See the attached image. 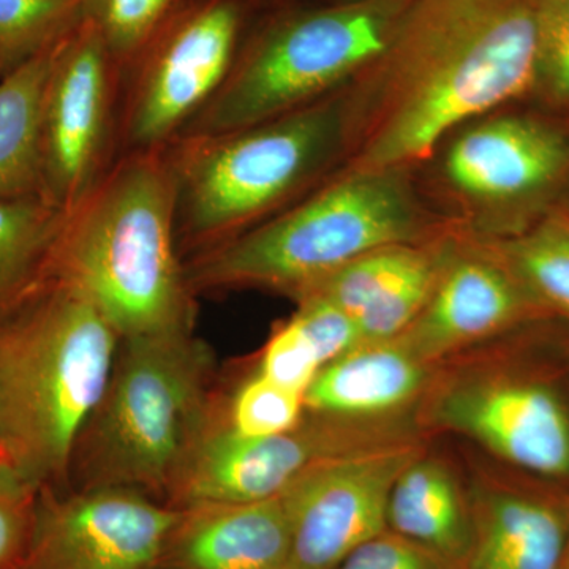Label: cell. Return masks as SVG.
Wrapping results in <instances>:
<instances>
[{
	"label": "cell",
	"mask_w": 569,
	"mask_h": 569,
	"mask_svg": "<svg viewBox=\"0 0 569 569\" xmlns=\"http://www.w3.org/2000/svg\"><path fill=\"white\" fill-rule=\"evenodd\" d=\"M538 0H407L372 66L350 171L402 170L539 77Z\"/></svg>",
	"instance_id": "1"
},
{
	"label": "cell",
	"mask_w": 569,
	"mask_h": 569,
	"mask_svg": "<svg viewBox=\"0 0 569 569\" xmlns=\"http://www.w3.org/2000/svg\"><path fill=\"white\" fill-rule=\"evenodd\" d=\"M44 280L88 299L121 340L193 332L168 146L133 149L66 211Z\"/></svg>",
	"instance_id": "2"
},
{
	"label": "cell",
	"mask_w": 569,
	"mask_h": 569,
	"mask_svg": "<svg viewBox=\"0 0 569 569\" xmlns=\"http://www.w3.org/2000/svg\"><path fill=\"white\" fill-rule=\"evenodd\" d=\"M119 343L88 299L51 280L0 320V456L37 489L69 486Z\"/></svg>",
	"instance_id": "3"
},
{
	"label": "cell",
	"mask_w": 569,
	"mask_h": 569,
	"mask_svg": "<svg viewBox=\"0 0 569 569\" xmlns=\"http://www.w3.org/2000/svg\"><path fill=\"white\" fill-rule=\"evenodd\" d=\"M220 395L212 350L194 332L122 339L67 488L133 489L168 505Z\"/></svg>",
	"instance_id": "4"
},
{
	"label": "cell",
	"mask_w": 569,
	"mask_h": 569,
	"mask_svg": "<svg viewBox=\"0 0 569 569\" xmlns=\"http://www.w3.org/2000/svg\"><path fill=\"white\" fill-rule=\"evenodd\" d=\"M417 234V204L400 170L350 171L183 266L194 295L261 288L298 299L356 258Z\"/></svg>",
	"instance_id": "5"
},
{
	"label": "cell",
	"mask_w": 569,
	"mask_h": 569,
	"mask_svg": "<svg viewBox=\"0 0 569 569\" xmlns=\"http://www.w3.org/2000/svg\"><path fill=\"white\" fill-rule=\"evenodd\" d=\"M342 138L346 110L313 102L246 129L168 144L178 181V239L193 254L254 227L318 173Z\"/></svg>",
	"instance_id": "6"
},
{
	"label": "cell",
	"mask_w": 569,
	"mask_h": 569,
	"mask_svg": "<svg viewBox=\"0 0 569 569\" xmlns=\"http://www.w3.org/2000/svg\"><path fill=\"white\" fill-rule=\"evenodd\" d=\"M407 0H355L312 11L269 32L182 130L233 132L317 102L387 48Z\"/></svg>",
	"instance_id": "7"
},
{
	"label": "cell",
	"mask_w": 569,
	"mask_h": 569,
	"mask_svg": "<svg viewBox=\"0 0 569 569\" xmlns=\"http://www.w3.org/2000/svg\"><path fill=\"white\" fill-rule=\"evenodd\" d=\"M406 432L380 421L340 419L307 411L301 425L271 437H242L224 421L223 392L211 425L171 492L174 508L249 503L282 496L323 460L407 443Z\"/></svg>",
	"instance_id": "8"
},
{
	"label": "cell",
	"mask_w": 569,
	"mask_h": 569,
	"mask_svg": "<svg viewBox=\"0 0 569 569\" xmlns=\"http://www.w3.org/2000/svg\"><path fill=\"white\" fill-rule=\"evenodd\" d=\"M239 26L234 0H197L163 22L138 58L126 112L132 151L170 144L222 88Z\"/></svg>",
	"instance_id": "9"
},
{
	"label": "cell",
	"mask_w": 569,
	"mask_h": 569,
	"mask_svg": "<svg viewBox=\"0 0 569 569\" xmlns=\"http://www.w3.org/2000/svg\"><path fill=\"white\" fill-rule=\"evenodd\" d=\"M179 509L126 488H43L20 569H167Z\"/></svg>",
	"instance_id": "10"
},
{
	"label": "cell",
	"mask_w": 569,
	"mask_h": 569,
	"mask_svg": "<svg viewBox=\"0 0 569 569\" xmlns=\"http://www.w3.org/2000/svg\"><path fill=\"white\" fill-rule=\"evenodd\" d=\"M418 456L407 441L323 460L296 479L280 496L291 527L287 569H336L388 530L389 492Z\"/></svg>",
	"instance_id": "11"
},
{
	"label": "cell",
	"mask_w": 569,
	"mask_h": 569,
	"mask_svg": "<svg viewBox=\"0 0 569 569\" xmlns=\"http://www.w3.org/2000/svg\"><path fill=\"white\" fill-rule=\"evenodd\" d=\"M118 70L91 13L63 40L41 108L43 194L69 211L99 179Z\"/></svg>",
	"instance_id": "12"
},
{
	"label": "cell",
	"mask_w": 569,
	"mask_h": 569,
	"mask_svg": "<svg viewBox=\"0 0 569 569\" xmlns=\"http://www.w3.org/2000/svg\"><path fill=\"white\" fill-rule=\"evenodd\" d=\"M433 419L530 473L569 477V411L545 385L507 378L460 385L437 400Z\"/></svg>",
	"instance_id": "13"
},
{
	"label": "cell",
	"mask_w": 569,
	"mask_h": 569,
	"mask_svg": "<svg viewBox=\"0 0 569 569\" xmlns=\"http://www.w3.org/2000/svg\"><path fill=\"white\" fill-rule=\"evenodd\" d=\"M569 167V141L533 119L497 118L471 127L447 157L451 182L470 197L515 201L559 181Z\"/></svg>",
	"instance_id": "14"
},
{
	"label": "cell",
	"mask_w": 569,
	"mask_h": 569,
	"mask_svg": "<svg viewBox=\"0 0 569 569\" xmlns=\"http://www.w3.org/2000/svg\"><path fill=\"white\" fill-rule=\"evenodd\" d=\"M529 302L530 295L511 269L482 258H460L440 269L425 310L400 337L430 365L515 323Z\"/></svg>",
	"instance_id": "15"
},
{
	"label": "cell",
	"mask_w": 569,
	"mask_h": 569,
	"mask_svg": "<svg viewBox=\"0 0 569 569\" xmlns=\"http://www.w3.org/2000/svg\"><path fill=\"white\" fill-rule=\"evenodd\" d=\"M167 569H287L291 527L280 497L178 508Z\"/></svg>",
	"instance_id": "16"
},
{
	"label": "cell",
	"mask_w": 569,
	"mask_h": 569,
	"mask_svg": "<svg viewBox=\"0 0 569 569\" xmlns=\"http://www.w3.org/2000/svg\"><path fill=\"white\" fill-rule=\"evenodd\" d=\"M429 366L402 337L362 343L320 370L306 392L307 411L358 421L389 417L419 395Z\"/></svg>",
	"instance_id": "17"
},
{
	"label": "cell",
	"mask_w": 569,
	"mask_h": 569,
	"mask_svg": "<svg viewBox=\"0 0 569 569\" xmlns=\"http://www.w3.org/2000/svg\"><path fill=\"white\" fill-rule=\"evenodd\" d=\"M466 569H561L569 531L563 509L541 498L493 490L471 505Z\"/></svg>",
	"instance_id": "18"
},
{
	"label": "cell",
	"mask_w": 569,
	"mask_h": 569,
	"mask_svg": "<svg viewBox=\"0 0 569 569\" xmlns=\"http://www.w3.org/2000/svg\"><path fill=\"white\" fill-rule=\"evenodd\" d=\"M388 530L466 568L473 539L471 507L438 460L418 456L389 492Z\"/></svg>",
	"instance_id": "19"
},
{
	"label": "cell",
	"mask_w": 569,
	"mask_h": 569,
	"mask_svg": "<svg viewBox=\"0 0 569 569\" xmlns=\"http://www.w3.org/2000/svg\"><path fill=\"white\" fill-rule=\"evenodd\" d=\"M69 32L0 80V200L44 198L41 108L52 66Z\"/></svg>",
	"instance_id": "20"
},
{
	"label": "cell",
	"mask_w": 569,
	"mask_h": 569,
	"mask_svg": "<svg viewBox=\"0 0 569 569\" xmlns=\"http://www.w3.org/2000/svg\"><path fill=\"white\" fill-rule=\"evenodd\" d=\"M63 216L43 197L0 200V320L43 283Z\"/></svg>",
	"instance_id": "21"
},
{
	"label": "cell",
	"mask_w": 569,
	"mask_h": 569,
	"mask_svg": "<svg viewBox=\"0 0 569 569\" xmlns=\"http://www.w3.org/2000/svg\"><path fill=\"white\" fill-rule=\"evenodd\" d=\"M92 0H0V80L88 14Z\"/></svg>",
	"instance_id": "22"
},
{
	"label": "cell",
	"mask_w": 569,
	"mask_h": 569,
	"mask_svg": "<svg viewBox=\"0 0 569 569\" xmlns=\"http://www.w3.org/2000/svg\"><path fill=\"white\" fill-rule=\"evenodd\" d=\"M425 253L410 244L383 247L356 258L299 296L321 298L358 320Z\"/></svg>",
	"instance_id": "23"
},
{
	"label": "cell",
	"mask_w": 569,
	"mask_h": 569,
	"mask_svg": "<svg viewBox=\"0 0 569 569\" xmlns=\"http://www.w3.org/2000/svg\"><path fill=\"white\" fill-rule=\"evenodd\" d=\"M512 274L530 298L569 316V227L550 223L512 242Z\"/></svg>",
	"instance_id": "24"
},
{
	"label": "cell",
	"mask_w": 569,
	"mask_h": 569,
	"mask_svg": "<svg viewBox=\"0 0 569 569\" xmlns=\"http://www.w3.org/2000/svg\"><path fill=\"white\" fill-rule=\"evenodd\" d=\"M224 421L242 437H271L293 430L306 418V397L272 383L254 370L230 396L223 392Z\"/></svg>",
	"instance_id": "25"
},
{
	"label": "cell",
	"mask_w": 569,
	"mask_h": 569,
	"mask_svg": "<svg viewBox=\"0 0 569 569\" xmlns=\"http://www.w3.org/2000/svg\"><path fill=\"white\" fill-rule=\"evenodd\" d=\"M174 0H92L89 13L116 66H123L146 50L163 22L173 13Z\"/></svg>",
	"instance_id": "26"
},
{
	"label": "cell",
	"mask_w": 569,
	"mask_h": 569,
	"mask_svg": "<svg viewBox=\"0 0 569 569\" xmlns=\"http://www.w3.org/2000/svg\"><path fill=\"white\" fill-rule=\"evenodd\" d=\"M39 492L0 458V569H20L28 556Z\"/></svg>",
	"instance_id": "27"
},
{
	"label": "cell",
	"mask_w": 569,
	"mask_h": 569,
	"mask_svg": "<svg viewBox=\"0 0 569 569\" xmlns=\"http://www.w3.org/2000/svg\"><path fill=\"white\" fill-rule=\"evenodd\" d=\"M323 366L293 318L272 332L263 348L257 372L290 391L305 395Z\"/></svg>",
	"instance_id": "28"
},
{
	"label": "cell",
	"mask_w": 569,
	"mask_h": 569,
	"mask_svg": "<svg viewBox=\"0 0 569 569\" xmlns=\"http://www.w3.org/2000/svg\"><path fill=\"white\" fill-rule=\"evenodd\" d=\"M298 305L291 318L309 340L321 366H328L365 343L355 318L339 307L321 298H305Z\"/></svg>",
	"instance_id": "29"
},
{
	"label": "cell",
	"mask_w": 569,
	"mask_h": 569,
	"mask_svg": "<svg viewBox=\"0 0 569 569\" xmlns=\"http://www.w3.org/2000/svg\"><path fill=\"white\" fill-rule=\"evenodd\" d=\"M539 84L569 103V0H538Z\"/></svg>",
	"instance_id": "30"
},
{
	"label": "cell",
	"mask_w": 569,
	"mask_h": 569,
	"mask_svg": "<svg viewBox=\"0 0 569 569\" xmlns=\"http://www.w3.org/2000/svg\"><path fill=\"white\" fill-rule=\"evenodd\" d=\"M336 569H466L462 565L433 550L400 537L391 530L381 531L361 548L351 552Z\"/></svg>",
	"instance_id": "31"
},
{
	"label": "cell",
	"mask_w": 569,
	"mask_h": 569,
	"mask_svg": "<svg viewBox=\"0 0 569 569\" xmlns=\"http://www.w3.org/2000/svg\"><path fill=\"white\" fill-rule=\"evenodd\" d=\"M561 569H569V531L567 539V548H565L563 561H561Z\"/></svg>",
	"instance_id": "32"
},
{
	"label": "cell",
	"mask_w": 569,
	"mask_h": 569,
	"mask_svg": "<svg viewBox=\"0 0 569 569\" xmlns=\"http://www.w3.org/2000/svg\"><path fill=\"white\" fill-rule=\"evenodd\" d=\"M0 458H2V456H0Z\"/></svg>",
	"instance_id": "33"
}]
</instances>
